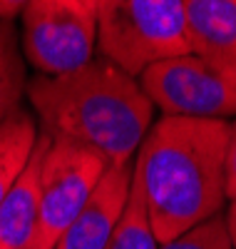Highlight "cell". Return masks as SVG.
Here are the masks:
<instances>
[{"instance_id":"1","label":"cell","mask_w":236,"mask_h":249,"mask_svg":"<svg viewBox=\"0 0 236 249\" xmlns=\"http://www.w3.org/2000/svg\"><path fill=\"white\" fill-rule=\"evenodd\" d=\"M226 120L159 117L137 150L135 175L157 242L194 230L226 204Z\"/></svg>"},{"instance_id":"2","label":"cell","mask_w":236,"mask_h":249,"mask_svg":"<svg viewBox=\"0 0 236 249\" xmlns=\"http://www.w3.org/2000/svg\"><path fill=\"white\" fill-rule=\"evenodd\" d=\"M28 97L50 140L97 152L107 167H127L152 127L154 105L139 80L104 60L60 75L28 80Z\"/></svg>"},{"instance_id":"3","label":"cell","mask_w":236,"mask_h":249,"mask_svg":"<svg viewBox=\"0 0 236 249\" xmlns=\"http://www.w3.org/2000/svg\"><path fill=\"white\" fill-rule=\"evenodd\" d=\"M97 50L135 80L189 55L184 0H97Z\"/></svg>"},{"instance_id":"4","label":"cell","mask_w":236,"mask_h":249,"mask_svg":"<svg viewBox=\"0 0 236 249\" xmlns=\"http://www.w3.org/2000/svg\"><path fill=\"white\" fill-rule=\"evenodd\" d=\"M20 48L40 77L84 68L97 50V0H30L25 3Z\"/></svg>"},{"instance_id":"5","label":"cell","mask_w":236,"mask_h":249,"mask_svg":"<svg viewBox=\"0 0 236 249\" xmlns=\"http://www.w3.org/2000/svg\"><path fill=\"white\" fill-rule=\"evenodd\" d=\"M139 88L162 117L226 120L236 117V65L182 55L149 68Z\"/></svg>"},{"instance_id":"6","label":"cell","mask_w":236,"mask_h":249,"mask_svg":"<svg viewBox=\"0 0 236 249\" xmlns=\"http://www.w3.org/2000/svg\"><path fill=\"white\" fill-rule=\"evenodd\" d=\"M110 170L107 162L77 142L52 140L40 164L37 230L33 249H55L62 232Z\"/></svg>"},{"instance_id":"7","label":"cell","mask_w":236,"mask_h":249,"mask_svg":"<svg viewBox=\"0 0 236 249\" xmlns=\"http://www.w3.org/2000/svg\"><path fill=\"white\" fill-rule=\"evenodd\" d=\"M132 187V164L110 167L90 199L57 239L55 249H104L127 204Z\"/></svg>"},{"instance_id":"8","label":"cell","mask_w":236,"mask_h":249,"mask_svg":"<svg viewBox=\"0 0 236 249\" xmlns=\"http://www.w3.org/2000/svg\"><path fill=\"white\" fill-rule=\"evenodd\" d=\"M189 53L236 65V0H184Z\"/></svg>"},{"instance_id":"9","label":"cell","mask_w":236,"mask_h":249,"mask_svg":"<svg viewBox=\"0 0 236 249\" xmlns=\"http://www.w3.org/2000/svg\"><path fill=\"white\" fill-rule=\"evenodd\" d=\"M50 142L52 140L45 132H40L28 167L0 202V247L3 249H33L35 230H37L40 164Z\"/></svg>"},{"instance_id":"10","label":"cell","mask_w":236,"mask_h":249,"mask_svg":"<svg viewBox=\"0 0 236 249\" xmlns=\"http://www.w3.org/2000/svg\"><path fill=\"white\" fill-rule=\"evenodd\" d=\"M40 127L35 124V117L23 107L0 124V202L28 167Z\"/></svg>"},{"instance_id":"11","label":"cell","mask_w":236,"mask_h":249,"mask_svg":"<svg viewBox=\"0 0 236 249\" xmlns=\"http://www.w3.org/2000/svg\"><path fill=\"white\" fill-rule=\"evenodd\" d=\"M28 92V62L13 23H0V124L20 110Z\"/></svg>"},{"instance_id":"12","label":"cell","mask_w":236,"mask_h":249,"mask_svg":"<svg viewBox=\"0 0 236 249\" xmlns=\"http://www.w3.org/2000/svg\"><path fill=\"white\" fill-rule=\"evenodd\" d=\"M104 249H159L152 219H149L147 204H144L142 184H139V177L135 175V164H132L130 197H127V204Z\"/></svg>"},{"instance_id":"13","label":"cell","mask_w":236,"mask_h":249,"mask_svg":"<svg viewBox=\"0 0 236 249\" xmlns=\"http://www.w3.org/2000/svg\"><path fill=\"white\" fill-rule=\"evenodd\" d=\"M159 249H231L224 214L211 217V219L197 224L194 230L174 237L171 242L159 244Z\"/></svg>"},{"instance_id":"14","label":"cell","mask_w":236,"mask_h":249,"mask_svg":"<svg viewBox=\"0 0 236 249\" xmlns=\"http://www.w3.org/2000/svg\"><path fill=\"white\" fill-rule=\"evenodd\" d=\"M226 199H236V120L231 122L229 150H226Z\"/></svg>"},{"instance_id":"15","label":"cell","mask_w":236,"mask_h":249,"mask_svg":"<svg viewBox=\"0 0 236 249\" xmlns=\"http://www.w3.org/2000/svg\"><path fill=\"white\" fill-rule=\"evenodd\" d=\"M25 8V3H20V0H3L0 3V23H13V18L20 15Z\"/></svg>"},{"instance_id":"16","label":"cell","mask_w":236,"mask_h":249,"mask_svg":"<svg viewBox=\"0 0 236 249\" xmlns=\"http://www.w3.org/2000/svg\"><path fill=\"white\" fill-rule=\"evenodd\" d=\"M224 222H226V232H229V239H231V249H236V199L229 202Z\"/></svg>"},{"instance_id":"17","label":"cell","mask_w":236,"mask_h":249,"mask_svg":"<svg viewBox=\"0 0 236 249\" xmlns=\"http://www.w3.org/2000/svg\"><path fill=\"white\" fill-rule=\"evenodd\" d=\"M0 249H3V247H0Z\"/></svg>"}]
</instances>
